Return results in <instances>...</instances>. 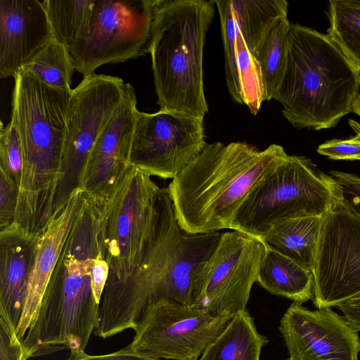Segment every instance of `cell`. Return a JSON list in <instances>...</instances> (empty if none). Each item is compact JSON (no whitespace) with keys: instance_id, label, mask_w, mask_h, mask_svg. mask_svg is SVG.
Here are the masks:
<instances>
[{"instance_id":"obj_1","label":"cell","mask_w":360,"mask_h":360,"mask_svg":"<svg viewBox=\"0 0 360 360\" xmlns=\"http://www.w3.org/2000/svg\"><path fill=\"white\" fill-rule=\"evenodd\" d=\"M222 233H188L179 225L167 188H160L138 266L124 281L106 283L94 335L134 330L147 305L161 300L198 305L200 271Z\"/></svg>"},{"instance_id":"obj_2","label":"cell","mask_w":360,"mask_h":360,"mask_svg":"<svg viewBox=\"0 0 360 360\" xmlns=\"http://www.w3.org/2000/svg\"><path fill=\"white\" fill-rule=\"evenodd\" d=\"M101 205L83 198L44 292L33 325L22 341L26 360L55 352L85 351L98 326L91 286L94 259L104 248Z\"/></svg>"},{"instance_id":"obj_3","label":"cell","mask_w":360,"mask_h":360,"mask_svg":"<svg viewBox=\"0 0 360 360\" xmlns=\"http://www.w3.org/2000/svg\"><path fill=\"white\" fill-rule=\"evenodd\" d=\"M71 91L51 86L25 68L14 77L11 123L23 155L15 226L37 237L53 219Z\"/></svg>"},{"instance_id":"obj_4","label":"cell","mask_w":360,"mask_h":360,"mask_svg":"<svg viewBox=\"0 0 360 360\" xmlns=\"http://www.w3.org/2000/svg\"><path fill=\"white\" fill-rule=\"evenodd\" d=\"M287 155L277 144L207 143L167 187L179 225L193 234L231 229L255 185Z\"/></svg>"},{"instance_id":"obj_5","label":"cell","mask_w":360,"mask_h":360,"mask_svg":"<svg viewBox=\"0 0 360 360\" xmlns=\"http://www.w3.org/2000/svg\"><path fill=\"white\" fill-rule=\"evenodd\" d=\"M360 94V71L328 37L290 23L284 74L274 99L295 128L335 127Z\"/></svg>"},{"instance_id":"obj_6","label":"cell","mask_w":360,"mask_h":360,"mask_svg":"<svg viewBox=\"0 0 360 360\" xmlns=\"http://www.w3.org/2000/svg\"><path fill=\"white\" fill-rule=\"evenodd\" d=\"M214 1L155 0L150 54L160 110L203 117L202 56Z\"/></svg>"},{"instance_id":"obj_7","label":"cell","mask_w":360,"mask_h":360,"mask_svg":"<svg viewBox=\"0 0 360 360\" xmlns=\"http://www.w3.org/2000/svg\"><path fill=\"white\" fill-rule=\"evenodd\" d=\"M338 189L334 179L320 172L311 160L288 155L255 185L231 229L260 238L282 219L323 216Z\"/></svg>"},{"instance_id":"obj_8","label":"cell","mask_w":360,"mask_h":360,"mask_svg":"<svg viewBox=\"0 0 360 360\" xmlns=\"http://www.w3.org/2000/svg\"><path fill=\"white\" fill-rule=\"evenodd\" d=\"M155 0H94L84 25L68 47L84 77L100 66L150 53Z\"/></svg>"},{"instance_id":"obj_9","label":"cell","mask_w":360,"mask_h":360,"mask_svg":"<svg viewBox=\"0 0 360 360\" xmlns=\"http://www.w3.org/2000/svg\"><path fill=\"white\" fill-rule=\"evenodd\" d=\"M125 84L118 77L93 74L84 77L72 89L53 219L65 208L72 193L79 188L91 151L121 101Z\"/></svg>"},{"instance_id":"obj_10","label":"cell","mask_w":360,"mask_h":360,"mask_svg":"<svg viewBox=\"0 0 360 360\" xmlns=\"http://www.w3.org/2000/svg\"><path fill=\"white\" fill-rule=\"evenodd\" d=\"M338 188L323 215L312 270V302L319 309L360 293V210Z\"/></svg>"},{"instance_id":"obj_11","label":"cell","mask_w":360,"mask_h":360,"mask_svg":"<svg viewBox=\"0 0 360 360\" xmlns=\"http://www.w3.org/2000/svg\"><path fill=\"white\" fill-rule=\"evenodd\" d=\"M160 188L129 165L105 201L103 245L109 266L106 283L125 281L138 266Z\"/></svg>"},{"instance_id":"obj_12","label":"cell","mask_w":360,"mask_h":360,"mask_svg":"<svg viewBox=\"0 0 360 360\" xmlns=\"http://www.w3.org/2000/svg\"><path fill=\"white\" fill-rule=\"evenodd\" d=\"M235 314L214 315L199 305L161 300L147 305L129 344L137 354L165 360H199Z\"/></svg>"},{"instance_id":"obj_13","label":"cell","mask_w":360,"mask_h":360,"mask_svg":"<svg viewBox=\"0 0 360 360\" xmlns=\"http://www.w3.org/2000/svg\"><path fill=\"white\" fill-rule=\"evenodd\" d=\"M206 144L203 117L176 111H139L129 164L150 176L173 179Z\"/></svg>"},{"instance_id":"obj_14","label":"cell","mask_w":360,"mask_h":360,"mask_svg":"<svg viewBox=\"0 0 360 360\" xmlns=\"http://www.w3.org/2000/svg\"><path fill=\"white\" fill-rule=\"evenodd\" d=\"M266 248L259 238L233 230L222 233L200 271L198 305L214 315L245 310Z\"/></svg>"},{"instance_id":"obj_15","label":"cell","mask_w":360,"mask_h":360,"mask_svg":"<svg viewBox=\"0 0 360 360\" xmlns=\"http://www.w3.org/2000/svg\"><path fill=\"white\" fill-rule=\"evenodd\" d=\"M278 330L290 360H358V332L331 307L311 311L292 302Z\"/></svg>"},{"instance_id":"obj_16","label":"cell","mask_w":360,"mask_h":360,"mask_svg":"<svg viewBox=\"0 0 360 360\" xmlns=\"http://www.w3.org/2000/svg\"><path fill=\"white\" fill-rule=\"evenodd\" d=\"M134 88L125 84L122 98L96 140L82 172L79 188L85 195L109 199L129 167L138 114Z\"/></svg>"},{"instance_id":"obj_17","label":"cell","mask_w":360,"mask_h":360,"mask_svg":"<svg viewBox=\"0 0 360 360\" xmlns=\"http://www.w3.org/2000/svg\"><path fill=\"white\" fill-rule=\"evenodd\" d=\"M51 38L41 1L0 0V77H15Z\"/></svg>"},{"instance_id":"obj_18","label":"cell","mask_w":360,"mask_h":360,"mask_svg":"<svg viewBox=\"0 0 360 360\" xmlns=\"http://www.w3.org/2000/svg\"><path fill=\"white\" fill-rule=\"evenodd\" d=\"M82 193L80 188L75 191L65 208L39 237L22 314L16 327L21 342L36 321L44 292L78 213Z\"/></svg>"},{"instance_id":"obj_19","label":"cell","mask_w":360,"mask_h":360,"mask_svg":"<svg viewBox=\"0 0 360 360\" xmlns=\"http://www.w3.org/2000/svg\"><path fill=\"white\" fill-rule=\"evenodd\" d=\"M39 237L27 236L14 226L0 231V307L15 327L21 316Z\"/></svg>"},{"instance_id":"obj_20","label":"cell","mask_w":360,"mask_h":360,"mask_svg":"<svg viewBox=\"0 0 360 360\" xmlns=\"http://www.w3.org/2000/svg\"><path fill=\"white\" fill-rule=\"evenodd\" d=\"M266 245L257 283L271 294L295 302L302 304L312 300L313 271Z\"/></svg>"},{"instance_id":"obj_21","label":"cell","mask_w":360,"mask_h":360,"mask_svg":"<svg viewBox=\"0 0 360 360\" xmlns=\"http://www.w3.org/2000/svg\"><path fill=\"white\" fill-rule=\"evenodd\" d=\"M323 216L288 218L271 226L262 237L266 245L313 270Z\"/></svg>"},{"instance_id":"obj_22","label":"cell","mask_w":360,"mask_h":360,"mask_svg":"<svg viewBox=\"0 0 360 360\" xmlns=\"http://www.w3.org/2000/svg\"><path fill=\"white\" fill-rule=\"evenodd\" d=\"M268 342L245 309L233 316L199 360H260L262 349Z\"/></svg>"},{"instance_id":"obj_23","label":"cell","mask_w":360,"mask_h":360,"mask_svg":"<svg viewBox=\"0 0 360 360\" xmlns=\"http://www.w3.org/2000/svg\"><path fill=\"white\" fill-rule=\"evenodd\" d=\"M236 27L253 54L267 33L281 18L287 17L285 0H230Z\"/></svg>"},{"instance_id":"obj_24","label":"cell","mask_w":360,"mask_h":360,"mask_svg":"<svg viewBox=\"0 0 360 360\" xmlns=\"http://www.w3.org/2000/svg\"><path fill=\"white\" fill-rule=\"evenodd\" d=\"M290 25L287 17L278 20L253 53L260 68L265 101L274 98L284 74Z\"/></svg>"},{"instance_id":"obj_25","label":"cell","mask_w":360,"mask_h":360,"mask_svg":"<svg viewBox=\"0 0 360 360\" xmlns=\"http://www.w3.org/2000/svg\"><path fill=\"white\" fill-rule=\"evenodd\" d=\"M328 4L327 34L360 71V0Z\"/></svg>"},{"instance_id":"obj_26","label":"cell","mask_w":360,"mask_h":360,"mask_svg":"<svg viewBox=\"0 0 360 360\" xmlns=\"http://www.w3.org/2000/svg\"><path fill=\"white\" fill-rule=\"evenodd\" d=\"M46 84L63 90L71 89L75 64L68 48L53 37L25 68Z\"/></svg>"},{"instance_id":"obj_27","label":"cell","mask_w":360,"mask_h":360,"mask_svg":"<svg viewBox=\"0 0 360 360\" xmlns=\"http://www.w3.org/2000/svg\"><path fill=\"white\" fill-rule=\"evenodd\" d=\"M41 2L52 37L68 48L79 35L94 0H44Z\"/></svg>"},{"instance_id":"obj_28","label":"cell","mask_w":360,"mask_h":360,"mask_svg":"<svg viewBox=\"0 0 360 360\" xmlns=\"http://www.w3.org/2000/svg\"><path fill=\"white\" fill-rule=\"evenodd\" d=\"M236 51L243 103L257 115L263 101L264 90L259 64L236 27Z\"/></svg>"},{"instance_id":"obj_29","label":"cell","mask_w":360,"mask_h":360,"mask_svg":"<svg viewBox=\"0 0 360 360\" xmlns=\"http://www.w3.org/2000/svg\"><path fill=\"white\" fill-rule=\"evenodd\" d=\"M214 1L218 8L221 22L228 91L235 103L243 104L236 51V25L230 0Z\"/></svg>"},{"instance_id":"obj_30","label":"cell","mask_w":360,"mask_h":360,"mask_svg":"<svg viewBox=\"0 0 360 360\" xmlns=\"http://www.w3.org/2000/svg\"><path fill=\"white\" fill-rule=\"evenodd\" d=\"M23 155L18 134L9 122L0 132V175L19 187L21 183Z\"/></svg>"},{"instance_id":"obj_31","label":"cell","mask_w":360,"mask_h":360,"mask_svg":"<svg viewBox=\"0 0 360 360\" xmlns=\"http://www.w3.org/2000/svg\"><path fill=\"white\" fill-rule=\"evenodd\" d=\"M0 360H26L22 342L8 314L0 307Z\"/></svg>"},{"instance_id":"obj_32","label":"cell","mask_w":360,"mask_h":360,"mask_svg":"<svg viewBox=\"0 0 360 360\" xmlns=\"http://www.w3.org/2000/svg\"><path fill=\"white\" fill-rule=\"evenodd\" d=\"M18 195L19 187L0 175V231L14 224Z\"/></svg>"},{"instance_id":"obj_33","label":"cell","mask_w":360,"mask_h":360,"mask_svg":"<svg viewBox=\"0 0 360 360\" xmlns=\"http://www.w3.org/2000/svg\"><path fill=\"white\" fill-rule=\"evenodd\" d=\"M317 152L333 160H360V140L332 139L319 146Z\"/></svg>"},{"instance_id":"obj_34","label":"cell","mask_w":360,"mask_h":360,"mask_svg":"<svg viewBox=\"0 0 360 360\" xmlns=\"http://www.w3.org/2000/svg\"><path fill=\"white\" fill-rule=\"evenodd\" d=\"M329 176L335 181L342 195L360 210V177L354 174L334 170L329 172Z\"/></svg>"},{"instance_id":"obj_35","label":"cell","mask_w":360,"mask_h":360,"mask_svg":"<svg viewBox=\"0 0 360 360\" xmlns=\"http://www.w3.org/2000/svg\"><path fill=\"white\" fill-rule=\"evenodd\" d=\"M65 360H165L137 354L127 345L124 348L107 354L91 355L85 351H70Z\"/></svg>"},{"instance_id":"obj_36","label":"cell","mask_w":360,"mask_h":360,"mask_svg":"<svg viewBox=\"0 0 360 360\" xmlns=\"http://www.w3.org/2000/svg\"><path fill=\"white\" fill-rule=\"evenodd\" d=\"M108 276L109 266L103 248L94 259L91 274L92 290L98 303L101 302Z\"/></svg>"},{"instance_id":"obj_37","label":"cell","mask_w":360,"mask_h":360,"mask_svg":"<svg viewBox=\"0 0 360 360\" xmlns=\"http://www.w3.org/2000/svg\"><path fill=\"white\" fill-rule=\"evenodd\" d=\"M348 323L360 332V293L338 306Z\"/></svg>"},{"instance_id":"obj_38","label":"cell","mask_w":360,"mask_h":360,"mask_svg":"<svg viewBox=\"0 0 360 360\" xmlns=\"http://www.w3.org/2000/svg\"><path fill=\"white\" fill-rule=\"evenodd\" d=\"M349 124L356 133L355 137L360 140V124L353 120H349Z\"/></svg>"},{"instance_id":"obj_39","label":"cell","mask_w":360,"mask_h":360,"mask_svg":"<svg viewBox=\"0 0 360 360\" xmlns=\"http://www.w3.org/2000/svg\"><path fill=\"white\" fill-rule=\"evenodd\" d=\"M352 112H354L360 117V94L353 103Z\"/></svg>"},{"instance_id":"obj_40","label":"cell","mask_w":360,"mask_h":360,"mask_svg":"<svg viewBox=\"0 0 360 360\" xmlns=\"http://www.w3.org/2000/svg\"><path fill=\"white\" fill-rule=\"evenodd\" d=\"M286 360H290L289 358H288Z\"/></svg>"}]
</instances>
